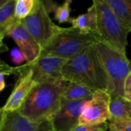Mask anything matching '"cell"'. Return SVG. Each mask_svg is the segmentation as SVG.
<instances>
[{
  "instance_id": "1",
  "label": "cell",
  "mask_w": 131,
  "mask_h": 131,
  "mask_svg": "<svg viewBox=\"0 0 131 131\" xmlns=\"http://www.w3.org/2000/svg\"><path fill=\"white\" fill-rule=\"evenodd\" d=\"M68 83L61 79L36 84L18 111L35 122L51 121L61 107L62 94Z\"/></svg>"
},
{
  "instance_id": "2",
  "label": "cell",
  "mask_w": 131,
  "mask_h": 131,
  "mask_svg": "<svg viewBox=\"0 0 131 131\" xmlns=\"http://www.w3.org/2000/svg\"><path fill=\"white\" fill-rule=\"evenodd\" d=\"M63 78L94 91L107 90L108 79L93 45L68 60L62 68Z\"/></svg>"
},
{
  "instance_id": "3",
  "label": "cell",
  "mask_w": 131,
  "mask_h": 131,
  "mask_svg": "<svg viewBox=\"0 0 131 131\" xmlns=\"http://www.w3.org/2000/svg\"><path fill=\"white\" fill-rule=\"evenodd\" d=\"M93 47L107 76V91L111 97H124L125 81L131 72V62L127 54L101 41Z\"/></svg>"
},
{
  "instance_id": "4",
  "label": "cell",
  "mask_w": 131,
  "mask_h": 131,
  "mask_svg": "<svg viewBox=\"0 0 131 131\" xmlns=\"http://www.w3.org/2000/svg\"><path fill=\"white\" fill-rule=\"evenodd\" d=\"M100 41L96 32L83 31L72 26L63 28L41 50L39 58L54 56L69 60Z\"/></svg>"
},
{
  "instance_id": "5",
  "label": "cell",
  "mask_w": 131,
  "mask_h": 131,
  "mask_svg": "<svg viewBox=\"0 0 131 131\" xmlns=\"http://www.w3.org/2000/svg\"><path fill=\"white\" fill-rule=\"evenodd\" d=\"M96 12L97 33L101 41L126 54L129 30L119 19L108 0H92Z\"/></svg>"
},
{
  "instance_id": "6",
  "label": "cell",
  "mask_w": 131,
  "mask_h": 131,
  "mask_svg": "<svg viewBox=\"0 0 131 131\" xmlns=\"http://www.w3.org/2000/svg\"><path fill=\"white\" fill-rule=\"evenodd\" d=\"M20 21L41 50L63 28L52 21L44 0H38L31 13Z\"/></svg>"
},
{
  "instance_id": "7",
  "label": "cell",
  "mask_w": 131,
  "mask_h": 131,
  "mask_svg": "<svg viewBox=\"0 0 131 131\" xmlns=\"http://www.w3.org/2000/svg\"><path fill=\"white\" fill-rule=\"evenodd\" d=\"M111 101V96L107 90L96 91L83 106L80 124H98L110 121Z\"/></svg>"
},
{
  "instance_id": "8",
  "label": "cell",
  "mask_w": 131,
  "mask_h": 131,
  "mask_svg": "<svg viewBox=\"0 0 131 131\" xmlns=\"http://www.w3.org/2000/svg\"><path fill=\"white\" fill-rule=\"evenodd\" d=\"M33 71L29 64L26 63L21 66L17 82L11 92L8 100L1 108L3 111H18L23 105L34 87L38 84L33 80Z\"/></svg>"
},
{
  "instance_id": "9",
  "label": "cell",
  "mask_w": 131,
  "mask_h": 131,
  "mask_svg": "<svg viewBox=\"0 0 131 131\" xmlns=\"http://www.w3.org/2000/svg\"><path fill=\"white\" fill-rule=\"evenodd\" d=\"M67 59L54 56H45L38 58L30 64L33 71V80L37 84L54 82L63 78L62 68Z\"/></svg>"
},
{
  "instance_id": "10",
  "label": "cell",
  "mask_w": 131,
  "mask_h": 131,
  "mask_svg": "<svg viewBox=\"0 0 131 131\" xmlns=\"http://www.w3.org/2000/svg\"><path fill=\"white\" fill-rule=\"evenodd\" d=\"M0 131H49L53 130L51 121L35 122L19 111H0Z\"/></svg>"
},
{
  "instance_id": "11",
  "label": "cell",
  "mask_w": 131,
  "mask_h": 131,
  "mask_svg": "<svg viewBox=\"0 0 131 131\" xmlns=\"http://www.w3.org/2000/svg\"><path fill=\"white\" fill-rule=\"evenodd\" d=\"M89 99L62 103L60 109L51 120L56 131H72L80 124V116L84 104Z\"/></svg>"
},
{
  "instance_id": "12",
  "label": "cell",
  "mask_w": 131,
  "mask_h": 131,
  "mask_svg": "<svg viewBox=\"0 0 131 131\" xmlns=\"http://www.w3.org/2000/svg\"><path fill=\"white\" fill-rule=\"evenodd\" d=\"M7 36H10L15 41L18 48L25 54L26 63H33L40 57L41 47L23 26L20 20H17L11 27Z\"/></svg>"
},
{
  "instance_id": "13",
  "label": "cell",
  "mask_w": 131,
  "mask_h": 131,
  "mask_svg": "<svg viewBox=\"0 0 131 131\" xmlns=\"http://www.w3.org/2000/svg\"><path fill=\"white\" fill-rule=\"evenodd\" d=\"M17 0H9L0 7V35L1 40L7 36L8 30L17 21L15 5Z\"/></svg>"
},
{
  "instance_id": "14",
  "label": "cell",
  "mask_w": 131,
  "mask_h": 131,
  "mask_svg": "<svg viewBox=\"0 0 131 131\" xmlns=\"http://www.w3.org/2000/svg\"><path fill=\"white\" fill-rule=\"evenodd\" d=\"M95 91L78 83L68 81L61 97V104L68 101H75L90 99Z\"/></svg>"
},
{
  "instance_id": "15",
  "label": "cell",
  "mask_w": 131,
  "mask_h": 131,
  "mask_svg": "<svg viewBox=\"0 0 131 131\" xmlns=\"http://www.w3.org/2000/svg\"><path fill=\"white\" fill-rule=\"evenodd\" d=\"M70 22L71 23L72 27L83 31L97 33L96 12L94 5L88 8L86 13L80 15L76 18H71Z\"/></svg>"
},
{
  "instance_id": "16",
  "label": "cell",
  "mask_w": 131,
  "mask_h": 131,
  "mask_svg": "<svg viewBox=\"0 0 131 131\" xmlns=\"http://www.w3.org/2000/svg\"><path fill=\"white\" fill-rule=\"evenodd\" d=\"M110 111L111 119H122L131 121V101L124 96L111 97Z\"/></svg>"
},
{
  "instance_id": "17",
  "label": "cell",
  "mask_w": 131,
  "mask_h": 131,
  "mask_svg": "<svg viewBox=\"0 0 131 131\" xmlns=\"http://www.w3.org/2000/svg\"><path fill=\"white\" fill-rule=\"evenodd\" d=\"M108 2L119 19L131 32V0H108Z\"/></svg>"
},
{
  "instance_id": "18",
  "label": "cell",
  "mask_w": 131,
  "mask_h": 131,
  "mask_svg": "<svg viewBox=\"0 0 131 131\" xmlns=\"http://www.w3.org/2000/svg\"><path fill=\"white\" fill-rule=\"evenodd\" d=\"M38 0H17L15 5V17L18 20L26 18L34 8Z\"/></svg>"
},
{
  "instance_id": "19",
  "label": "cell",
  "mask_w": 131,
  "mask_h": 131,
  "mask_svg": "<svg viewBox=\"0 0 131 131\" xmlns=\"http://www.w3.org/2000/svg\"><path fill=\"white\" fill-rule=\"evenodd\" d=\"M72 0H64L62 5L60 6H54L53 11L54 12V18L58 21L59 23L70 22L71 17V4Z\"/></svg>"
},
{
  "instance_id": "20",
  "label": "cell",
  "mask_w": 131,
  "mask_h": 131,
  "mask_svg": "<svg viewBox=\"0 0 131 131\" xmlns=\"http://www.w3.org/2000/svg\"><path fill=\"white\" fill-rule=\"evenodd\" d=\"M21 70V66L19 67H11L3 61H1L0 64V91H2L5 88V78L6 76L10 74H16L18 75Z\"/></svg>"
},
{
  "instance_id": "21",
  "label": "cell",
  "mask_w": 131,
  "mask_h": 131,
  "mask_svg": "<svg viewBox=\"0 0 131 131\" xmlns=\"http://www.w3.org/2000/svg\"><path fill=\"white\" fill-rule=\"evenodd\" d=\"M110 131H131V121L122 119H111L109 121Z\"/></svg>"
},
{
  "instance_id": "22",
  "label": "cell",
  "mask_w": 131,
  "mask_h": 131,
  "mask_svg": "<svg viewBox=\"0 0 131 131\" xmlns=\"http://www.w3.org/2000/svg\"><path fill=\"white\" fill-rule=\"evenodd\" d=\"M109 129V124L105 122L98 124H79L72 131H106Z\"/></svg>"
},
{
  "instance_id": "23",
  "label": "cell",
  "mask_w": 131,
  "mask_h": 131,
  "mask_svg": "<svg viewBox=\"0 0 131 131\" xmlns=\"http://www.w3.org/2000/svg\"><path fill=\"white\" fill-rule=\"evenodd\" d=\"M10 57L12 61L15 64H20L24 61H26V57L25 54L18 48H14L10 51Z\"/></svg>"
},
{
  "instance_id": "24",
  "label": "cell",
  "mask_w": 131,
  "mask_h": 131,
  "mask_svg": "<svg viewBox=\"0 0 131 131\" xmlns=\"http://www.w3.org/2000/svg\"><path fill=\"white\" fill-rule=\"evenodd\" d=\"M124 97L131 101V72L128 74L124 84Z\"/></svg>"
},
{
  "instance_id": "25",
  "label": "cell",
  "mask_w": 131,
  "mask_h": 131,
  "mask_svg": "<svg viewBox=\"0 0 131 131\" xmlns=\"http://www.w3.org/2000/svg\"><path fill=\"white\" fill-rule=\"evenodd\" d=\"M8 1H9V0H0V6H2V5H4L5 2H7Z\"/></svg>"
},
{
  "instance_id": "26",
  "label": "cell",
  "mask_w": 131,
  "mask_h": 131,
  "mask_svg": "<svg viewBox=\"0 0 131 131\" xmlns=\"http://www.w3.org/2000/svg\"><path fill=\"white\" fill-rule=\"evenodd\" d=\"M49 131H56V130H54L53 129V130H49Z\"/></svg>"
}]
</instances>
